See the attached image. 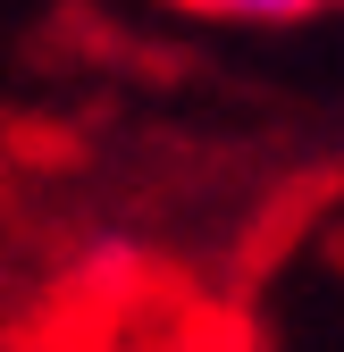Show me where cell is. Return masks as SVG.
Wrapping results in <instances>:
<instances>
[{
	"label": "cell",
	"instance_id": "1",
	"mask_svg": "<svg viewBox=\"0 0 344 352\" xmlns=\"http://www.w3.org/2000/svg\"><path fill=\"white\" fill-rule=\"evenodd\" d=\"M160 9H177L193 25H244V34H277V25H311L327 17L336 0H160Z\"/></svg>",
	"mask_w": 344,
	"mask_h": 352
}]
</instances>
